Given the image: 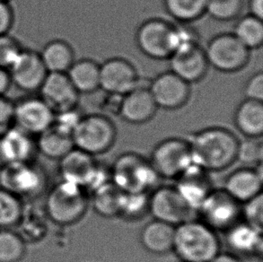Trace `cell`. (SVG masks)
I'll return each instance as SVG.
<instances>
[{
    "label": "cell",
    "instance_id": "cell-1",
    "mask_svg": "<svg viewBox=\"0 0 263 262\" xmlns=\"http://www.w3.org/2000/svg\"><path fill=\"white\" fill-rule=\"evenodd\" d=\"M188 141L192 163L208 173L226 170L237 159L240 140L228 128H204L192 134Z\"/></svg>",
    "mask_w": 263,
    "mask_h": 262
},
{
    "label": "cell",
    "instance_id": "cell-2",
    "mask_svg": "<svg viewBox=\"0 0 263 262\" xmlns=\"http://www.w3.org/2000/svg\"><path fill=\"white\" fill-rule=\"evenodd\" d=\"M220 250L217 232L201 220L193 218L175 227L173 251L181 262H210Z\"/></svg>",
    "mask_w": 263,
    "mask_h": 262
},
{
    "label": "cell",
    "instance_id": "cell-3",
    "mask_svg": "<svg viewBox=\"0 0 263 262\" xmlns=\"http://www.w3.org/2000/svg\"><path fill=\"white\" fill-rule=\"evenodd\" d=\"M110 181L126 193H148L160 180L149 160L134 152L118 156L110 168Z\"/></svg>",
    "mask_w": 263,
    "mask_h": 262
},
{
    "label": "cell",
    "instance_id": "cell-4",
    "mask_svg": "<svg viewBox=\"0 0 263 262\" xmlns=\"http://www.w3.org/2000/svg\"><path fill=\"white\" fill-rule=\"evenodd\" d=\"M88 193L78 185L61 181L47 193L45 210L48 217L60 226H71L86 215Z\"/></svg>",
    "mask_w": 263,
    "mask_h": 262
},
{
    "label": "cell",
    "instance_id": "cell-5",
    "mask_svg": "<svg viewBox=\"0 0 263 262\" xmlns=\"http://www.w3.org/2000/svg\"><path fill=\"white\" fill-rule=\"evenodd\" d=\"M61 181H68L92 193L110 181V169L102 165L96 156L80 149H72L59 160Z\"/></svg>",
    "mask_w": 263,
    "mask_h": 262
},
{
    "label": "cell",
    "instance_id": "cell-6",
    "mask_svg": "<svg viewBox=\"0 0 263 262\" xmlns=\"http://www.w3.org/2000/svg\"><path fill=\"white\" fill-rule=\"evenodd\" d=\"M48 187L46 171L34 161L0 166V188L21 199H32L43 195Z\"/></svg>",
    "mask_w": 263,
    "mask_h": 262
},
{
    "label": "cell",
    "instance_id": "cell-7",
    "mask_svg": "<svg viewBox=\"0 0 263 262\" xmlns=\"http://www.w3.org/2000/svg\"><path fill=\"white\" fill-rule=\"evenodd\" d=\"M117 138V128L107 115H84L72 133L76 148L96 156L108 152Z\"/></svg>",
    "mask_w": 263,
    "mask_h": 262
},
{
    "label": "cell",
    "instance_id": "cell-8",
    "mask_svg": "<svg viewBox=\"0 0 263 262\" xmlns=\"http://www.w3.org/2000/svg\"><path fill=\"white\" fill-rule=\"evenodd\" d=\"M210 67L223 73H235L249 63L251 50L232 32L214 36L204 48Z\"/></svg>",
    "mask_w": 263,
    "mask_h": 262
},
{
    "label": "cell",
    "instance_id": "cell-9",
    "mask_svg": "<svg viewBox=\"0 0 263 262\" xmlns=\"http://www.w3.org/2000/svg\"><path fill=\"white\" fill-rule=\"evenodd\" d=\"M149 161L160 178L177 179L193 164L188 139H164L154 147Z\"/></svg>",
    "mask_w": 263,
    "mask_h": 262
},
{
    "label": "cell",
    "instance_id": "cell-10",
    "mask_svg": "<svg viewBox=\"0 0 263 262\" xmlns=\"http://www.w3.org/2000/svg\"><path fill=\"white\" fill-rule=\"evenodd\" d=\"M199 213L203 223L213 230L227 232L242 218V204L224 189H213L200 205Z\"/></svg>",
    "mask_w": 263,
    "mask_h": 262
},
{
    "label": "cell",
    "instance_id": "cell-11",
    "mask_svg": "<svg viewBox=\"0 0 263 262\" xmlns=\"http://www.w3.org/2000/svg\"><path fill=\"white\" fill-rule=\"evenodd\" d=\"M174 25L162 18L143 22L136 32V43L145 56L156 61H167L173 53Z\"/></svg>",
    "mask_w": 263,
    "mask_h": 262
},
{
    "label": "cell",
    "instance_id": "cell-12",
    "mask_svg": "<svg viewBox=\"0 0 263 262\" xmlns=\"http://www.w3.org/2000/svg\"><path fill=\"white\" fill-rule=\"evenodd\" d=\"M174 186H159L149 194V214L154 219L177 227L195 216Z\"/></svg>",
    "mask_w": 263,
    "mask_h": 262
},
{
    "label": "cell",
    "instance_id": "cell-13",
    "mask_svg": "<svg viewBox=\"0 0 263 262\" xmlns=\"http://www.w3.org/2000/svg\"><path fill=\"white\" fill-rule=\"evenodd\" d=\"M55 113L40 96H29L14 103V126L32 137L50 128Z\"/></svg>",
    "mask_w": 263,
    "mask_h": 262
},
{
    "label": "cell",
    "instance_id": "cell-14",
    "mask_svg": "<svg viewBox=\"0 0 263 262\" xmlns=\"http://www.w3.org/2000/svg\"><path fill=\"white\" fill-rule=\"evenodd\" d=\"M140 80L135 66L124 58H110L100 65V89L106 93L124 96Z\"/></svg>",
    "mask_w": 263,
    "mask_h": 262
},
{
    "label": "cell",
    "instance_id": "cell-15",
    "mask_svg": "<svg viewBox=\"0 0 263 262\" xmlns=\"http://www.w3.org/2000/svg\"><path fill=\"white\" fill-rule=\"evenodd\" d=\"M158 109L174 110L185 106L192 95L191 85L171 71L157 74L148 85Z\"/></svg>",
    "mask_w": 263,
    "mask_h": 262
},
{
    "label": "cell",
    "instance_id": "cell-16",
    "mask_svg": "<svg viewBox=\"0 0 263 262\" xmlns=\"http://www.w3.org/2000/svg\"><path fill=\"white\" fill-rule=\"evenodd\" d=\"M7 70L10 74L12 84L27 92L39 91L49 73L39 52L24 49H22Z\"/></svg>",
    "mask_w": 263,
    "mask_h": 262
},
{
    "label": "cell",
    "instance_id": "cell-17",
    "mask_svg": "<svg viewBox=\"0 0 263 262\" xmlns=\"http://www.w3.org/2000/svg\"><path fill=\"white\" fill-rule=\"evenodd\" d=\"M39 92L55 114L79 105V93L66 73H48Z\"/></svg>",
    "mask_w": 263,
    "mask_h": 262
},
{
    "label": "cell",
    "instance_id": "cell-18",
    "mask_svg": "<svg viewBox=\"0 0 263 262\" xmlns=\"http://www.w3.org/2000/svg\"><path fill=\"white\" fill-rule=\"evenodd\" d=\"M167 61L169 70L190 85L201 81L210 67L205 50L200 44L176 50Z\"/></svg>",
    "mask_w": 263,
    "mask_h": 262
},
{
    "label": "cell",
    "instance_id": "cell-19",
    "mask_svg": "<svg viewBox=\"0 0 263 262\" xmlns=\"http://www.w3.org/2000/svg\"><path fill=\"white\" fill-rule=\"evenodd\" d=\"M148 85H139L122 96L119 116L130 124H144L157 114L158 107L151 96Z\"/></svg>",
    "mask_w": 263,
    "mask_h": 262
},
{
    "label": "cell",
    "instance_id": "cell-20",
    "mask_svg": "<svg viewBox=\"0 0 263 262\" xmlns=\"http://www.w3.org/2000/svg\"><path fill=\"white\" fill-rule=\"evenodd\" d=\"M36 152L34 137L15 126L0 137V166L33 161Z\"/></svg>",
    "mask_w": 263,
    "mask_h": 262
},
{
    "label": "cell",
    "instance_id": "cell-21",
    "mask_svg": "<svg viewBox=\"0 0 263 262\" xmlns=\"http://www.w3.org/2000/svg\"><path fill=\"white\" fill-rule=\"evenodd\" d=\"M175 181V190L196 212L213 190L209 173L195 164L189 167Z\"/></svg>",
    "mask_w": 263,
    "mask_h": 262
},
{
    "label": "cell",
    "instance_id": "cell-22",
    "mask_svg": "<svg viewBox=\"0 0 263 262\" xmlns=\"http://www.w3.org/2000/svg\"><path fill=\"white\" fill-rule=\"evenodd\" d=\"M262 163L239 168L229 174L224 190L241 204L262 193Z\"/></svg>",
    "mask_w": 263,
    "mask_h": 262
},
{
    "label": "cell",
    "instance_id": "cell-23",
    "mask_svg": "<svg viewBox=\"0 0 263 262\" xmlns=\"http://www.w3.org/2000/svg\"><path fill=\"white\" fill-rule=\"evenodd\" d=\"M226 233V241L233 254L260 258L262 256V232L242 222L235 223Z\"/></svg>",
    "mask_w": 263,
    "mask_h": 262
},
{
    "label": "cell",
    "instance_id": "cell-24",
    "mask_svg": "<svg viewBox=\"0 0 263 262\" xmlns=\"http://www.w3.org/2000/svg\"><path fill=\"white\" fill-rule=\"evenodd\" d=\"M175 234V227L154 219L143 227L139 238L147 252L161 255L173 251Z\"/></svg>",
    "mask_w": 263,
    "mask_h": 262
},
{
    "label": "cell",
    "instance_id": "cell-25",
    "mask_svg": "<svg viewBox=\"0 0 263 262\" xmlns=\"http://www.w3.org/2000/svg\"><path fill=\"white\" fill-rule=\"evenodd\" d=\"M234 124L246 138H261L263 134V103L245 99L234 114Z\"/></svg>",
    "mask_w": 263,
    "mask_h": 262
},
{
    "label": "cell",
    "instance_id": "cell-26",
    "mask_svg": "<svg viewBox=\"0 0 263 262\" xmlns=\"http://www.w3.org/2000/svg\"><path fill=\"white\" fill-rule=\"evenodd\" d=\"M66 74L79 95H89L100 89V64L92 59L75 61Z\"/></svg>",
    "mask_w": 263,
    "mask_h": 262
},
{
    "label": "cell",
    "instance_id": "cell-27",
    "mask_svg": "<svg viewBox=\"0 0 263 262\" xmlns=\"http://www.w3.org/2000/svg\"><path fill=\"white\" fill-rule=\"evenodd\" d=\"M39 53L49 73H67L76 61L73 48L63 40L50 41Z\"/></svg>",
    "mask_w": 263,
    "mask_h": 262
},
{
    "label": "cell",
    "instance_id": "cell-28",
    "mask_svg": "<svg viewBox=\"0 0 263 262\" xmlns=\"http://www.w3.org/2000/svg\"><path fill=\"white\" fill-rule=\"evenodd\" d=\"M37 151L50 159L60 160L74 148L71 135L53 126L40 134L36 139Z\"/></svg>",
    "mask_w": 263,
    "mask_h": 262
},
{
    "label": "cell",
    "instance_id": "cell-29",
    "mask_svg": "<svg viewBox=\"0 0 263 262\" xmlns=\"http://www.w3.org/2000/svg\"><path fill=\"white\" fill-rule=\"evenodd\" d=\"M123 192L110 181L91 193L92 209L107 218L119 216Z\"/></svg>",
    "mask_w": 263,
    "mask_h": 262
},
{
    "label": "cell",
    "instance_id": "cell-30",
    "mask_svg": "<svg viewBox=\"0 0 263 262\" xmlns=\"http://www.w3.org/2000/svg\"><path fill=\"white\" fill-rule=\"evenodd\" d=\"M250 50H258L263 44L262 20L251 14L242 15L235 20L232 32Z\"/></svg>",
    "mask_w": 263,
    "mask_h": 262
},
{
    "label": "cell",
    "instance_id": "cell-31",
    "mask_svg": "<svg viewBox=\"0 0 263 262\" xmlns=\"http://www.w3.org/2000/svg\"><path fill=\"white\" fill-rule=\"evenodd\" d=\"M166 13L175 21L191 24L206 14V0H163Z\"/></svg>",
    "mask_w": 263,
    "mask_h": 262
},
{
    "label": "cell",
    "instance_id": "cell-32",
    "mask_svg": "<svg viewBox=\"0 0 263 262\" xmlns=\"http://www.w3.org/2000/svg\"><path fill=\"white\" fill-rule=\"evenodd\" d=\"M25 215L23 199L0 188V229H11L21 223Z\"/></svg>",
    "mask_w": 263,
    "mask_h": 262
},
{
    "label": "cell",
    "instance_id": "cell-33",
    "mask_svg": "<svg viewBox=\"0 0 263 262\" xmlns=\"http://www.w3.org/2000/svg\"><path fill=\"white\" fill-rule=\"evenodd\" d=\"M149 214L148 193H126L121 198L119 216L127 221H138Z\"/></svg>",
    "mask_w": 263,
    "mask_h": 262
},
{
    "label": "cell",
    "instance_id": "cell-34",
    "mask_svg": "<svg viewBox=\"0 0 263 262\" xmlns=\"http://www.w3.org/2000/svg\"><path fill=\"white\" fill-rule=\"evenodd\" d=\"M26 252L24 238L12 229H0V262L21 261Z\"/></svg>",
    "mask_w": 263,
    "mask_h": 262
},
{
    "label": "cell",
    "instance_id": "cell-35",
    "mask_svg": "<svg viewBox=\"0 0 263 262\" xmlns=\"http://www.w3.org/2000/svg\"><path fill=\"white\" fill-rule=\"evenodd\" d=\"M245 5V0H206V14L217 21H235L242 16Z\"/></svg>",
    "mask_w": 263,
    "mask_h": 262
},
{
    "label": "cell",
    "instance_id": "cell-36",
    "mask_svg": "<svg viewBox=\"0 0 263 262\" xmlns=\"http://www.w3.org/2000/svg\"><path fill=\"white\" fill-rule=\"evenodd\" d=\"M263 144L261 138H246L240 141L237 152V159L241 163L257 166L262 163Z\"/></svg>",
    "mask_w": 263,
    "mask_h": 262
},
{
    "label": "cell",
    "instance_id": "cell-37",
    "mask_svg": "<svg viewBox=\"0 0 263 262\" xmlns=\"http://www.w3.org/2000/svg\"><path fill=\"white\" fill-rule=\"evenodd\" d=\"M199 44V32L190 24L178 23L173 28V53L176 50ZM172 53V54H173Z\"/></svg>",
    "mask_w": 263,
    "mask_h": 262
},
{
    "label": "cell",
    "instance_id": "cell-38",
    "mask_svg": "<svg viewBox=\"0 0 263 262\" xmlns=\"http://www.w3.org/2000/svg\"><path fill=\"white\" fill-rule=\"evenodd\" d=\"M242 218L243 222L254 227L257 230L263 231L262 193L242 203Z\"/></svg>",
    "mask_w": 263,
    "mask_h": 262
},
{
    "label": "cell",
    "instance_id": "cell-39",
    "mask_svg": "<svg viewBox=\"0 0 263 262\" xmlns=\"http://www.w3.org/2000/svg\"><path fill=\"white\" fill-rule=\"evenodd\" d=\"M17 40L9 34L0 35V67L8 69L21 51Z\"/></svg>",
    "mask_w": 263,
    "mask_h": 262
},
{
    "label": "cell",
    "instance_id": "cell-40",
    "mask_svg": "<svg viewBox=\"0 0 263 262\" xmlns=\"http://www.w3.org/2000/svg\"><path fill=\"white\" fill-rule=\"evenodd\" d=\"M84 114L79 109V107L72 108L69 110H63L55 114V120L52 126L60 130L71 135L79 121H81Z\"/></svg>",
    "mask_w": 263,
    "mask_h": 262
},
{
    "label": "cell",
    "instance_id": "cell-41",
    "mask_svg": "<svg viewBox=\"0 0 263 262\" xmlns=\"http://www.w3.org/2000/svg\"><path fill=\"white\" fill-rule=\"evenodd\" d=\"M245 99L253 100L258 102L263 101V74L261 71L254 73L243 86Z\"/></svg>",
    "mask_w": 263,
    "mask_h": 262
},
{
    "label": "cell",
    "instance_id": "cell-42",
    "mask_svg": "<svg viewBox=\"0 0 263 262\" xmlns=\"http://www.w3.org/2000/svg\"><path fill=\"white\" fill-rule=\"evenodd\" d=\"M14 126V103L0 96V137Z\"/></svg>",
    "mask_w": 263,
    "mask_h": 262
},
{
    "label": "cell",
    "instance_id": "cell-43",
    "mask_svg": "<svg viewBox=\"0 0 263 262\" xmlns=\"http://www.w3.org/2000/svg\"><path fill=\"white\" fill-rule=\"evenodd\" d=\"M14 22V14L9 2L0 0V35L8 34Z\"/></svg>",
    "mask_w": 263,
    "mask_h": 262
},
{
    "label": "cell",
    "instance_id": "cell-44",
    "mask_svg": "<svg viewBox=\"0 0 263 262\" xmlns=\"http://www.w3.org/2000/svg\"><path fill=\"white\" fill-rule=\"evenodd\" d=\"M249 14L254 17L263 19V0H248Z\"/></svg>",
    "mask_w": 263,
    "mask_h": 262
},
{
    "label": "cell",
    "instance_id": "cell-45",
    "mask_svg": "<svg viewBox=\"0 0 263 262\" xmlns=\"http://www.w3.org/2000/svg\"><path fill=\"white\" fill-rule=\"evenodd\" d=\"M12 85L10 74L6 68L0 67V96H5V93Z\"/></svg>",
    "mask_w": 263,
    "mask_h": 262
},
{
    "label": "cell",
    "instance_id": "cell-46",
    "mask_svg": "<svg viewBox=\"0 0 263 262\" xmlns=\"http://www.w3.org/2000/svg\"><path fill=\"white\" fill-rule=\"evenodd\" d=\"M210 262H242V260L240 257L233 253L220 252Z\"/></svg>",
    "mask_w": 263,
    "mask_h": 262
},
{
    "label": "cell",
    "instance_id": "cell-47",
    "mask_svg": "<svg viewBox=\"0 0 263 262\" xmlns=\"http://www.w3.org/2000/svg\"><path fill=\"white\" fill-rule=\"evenodd\" d=\"M2 1H7V2H9L10 0H2Z\"/></svg>",
    "mask_w": 263,
    "mask_h": 262
}]
</instances>
